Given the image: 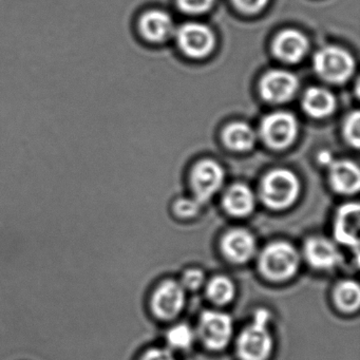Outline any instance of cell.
<instances>
[{
	"mask_svg": "<svg viewBox=\"0 0 360 360\" xmlns=\"http://www.w3.org/2000/svg\"><path fill=\"white\" fill-rule=\"evenodd\" d=\"M257 257L259 273L273 283H283L292 279L298 274L302 261L300 250L284 240L266 244Z\"/></svg>",
	"mask_w": 360,
	"mask_h": 360,
	"instance_id": "obj_1",
	"label": "cell"
},
{
	"mask_svg": "<svg viewBox=\"0 0 360 360\" xmlns=\"http://www.w3.org/2000/svg\"><path fill=\"white\" fill-rule=\"evenodd\" d=\"M271 315L258 309L252 321L244 326L236 338V354L240 360H269L275 349V339L269 328Z\"/></svg>",
	"mask_w": 360,
	"mask_h": 360,
	"instance_id": "obj_2",
	"label": "cell"
},
{
	"mask_svg": "<svg viewBox=\"0 0 360 360\" xmlns=\"http://www.w3.org/2000/svg\"><path fill=\"white\" fill-rule=\"evenodd\" d=\"M300 189V181L294 172L275 169L263 179L260 197L264 205L271 210H286L297 201Z\"/></svg>",
	"mask_w": 360,
	"mask_h": 360,
	"instance_id": "obj_3",
	"label": "cell"
},
{
	"mask_svg": "<svg viewBox=\"0 0 360 360\" xmlns=\"http://www.w3.org/2000/svg\"><path fill=\"white\" fill-rule=\"evenodd\" d=\"M195 330L197 339L206 349L221 352L233 341V318L220 309H206L200 315Z\"/></svg>",
	"mask_w": 360,
	"mask_h": 360,
	"instance_id": "obj_4",
	"label": "cell"
},
{
	"mask_svg": "<svg viewBox=\"0 0 360 360\" xmlns=\"http://www.w3.org/2000/svg\"><path fill=\"white\" fill-rule=\"evenodd\" d=\"M313 66L316 73L324 81L342 84L353 75L356 65L353 56L347 50L328 46L316 52Z\"/></svg>",
	"mask_w": 360,
	"mask_h": 360,
	"instance_id": "obj_5",
	"label": "cell"
},
{
	"mask_svg": "<svg viewBox=\"0 0 360 360\" xmlns=\"http://www.w3.org/2000/svg\"><path fill=\"white\" fill-rule=\"evenodd\" d=\"M187 292L178 280L160 282L149 297V309L158 319L172 321L184 311Z\"/></svg>",
	"mask_w": 360,
	"mask_h": 360,
	"instance_id": "obj_6",
	"label": "cell"
},
{
	"mask_svg": "<svg viewBox=\"0 0 360 360\" xmlns=\"http://www.w3.org/2000/svg\"><path fill=\"white\" fill-rule=\"evenodd\" d=\"M299 131L298 121L292 113L274 112L261 122L260 136L274 149H284L294 143Z\"/></svg>",
	"mask_w": 360,
	"mask_h": 360,
	"instance_id": "obj_7",
	"label": "cell"
},
{
	"mask_svg": "<svg viewBox=\"0 0 360 360\" xmlns=\"http://www.w3.org/2000/svg\"><path fill=\"white\" fill-rule=\"evenodd\" d=\"M301 256L316 271H328L338 267L345 260L338 244L321 236H311L303 244Z\"/></svg>",
	"mask_w": 360,
	"mask_h": 360,
	"instance_id": "obj_8",
	"label": "cell"
},
{
	"mask_svg": "<svg viewBox=\"0 0 360 360\" xmlns=\"http://www.w3.org/2000/svg\"><path fill=\"white\" fill-rule=\"evenodd\" d=\"M225 172L222 166L212 160H203L193 167L191 184L193 199L200 204L207 203L222 187Z\"/></svg>",
	"mask_w": 360,
	"mask_h": 360,
	"instance_id": "obj_9",
	"label": "cell"
},
{
	"mask_svg": "<svg viewBox=\"0 0 360 360\" xmlns=\"http://www.w3.org/2000/svg\"><path fill=\"white\" fill-rule=\"evenodd\" d=\"M220 250L229 262L237 265L250 262L259 252L254 233L240 227L224 233L220 240Z\"/></svg>",
	"mask_w": 360,
	"mask_h": 360,
	"instance_id": "obj_10",
	"label": "cell"
},
{
	"mask_svg": "<svg viewBox=\"0 0 360 360\" xmlns=\"http://www.w3.org/2000/svg\"><path fill=\"white\" fill-rule=\"evenodd\" d=\"M360 206L358 203H347L337 210L335 216L334 241L338 245L349 248L359 255Z\"/></svg>",
	"mask_w": 360,
	"mask_h": 360,
	"instance_id": "obj_11",
	"label": "cell"
},
{
	"mask_svg": "<svg viewBox=\"0 0 360 360\" xmlns=\"http://www.w3.org/2000/svg\"><path fill=\"white\" fill-rule=\"evenodd\" d=\"M176 41L182 52L193 58H205L212 53L216 45V37L212 29L198 22L181 27L176 32Z\"/></svg>",
	"mask_w": 360,
	"mask_h": 360,
	"instance_id": "obj_12",
	"label": "cell"
},
{
	"mask_svg": "<svg viewBox=\"0 0 360 360\" xmlns=\"http://www.w3.org/2000/svg\"><path fill=\"white\" fill-rule=\"evenodd\" d=\"M298 88L296 75L285 70L269 71L263 75L260 82L261 96L273 104H282L292 100Z\"/></svg>",
	"mask_w": 360,
	"mask_h": 360,
	"instance_id": "obj_13",
	"label": "cell"
},
{
	"mask_svg": "<svg viewBox=\"0 0 360 360\" xmlns=\"http://www.w3.org/2000/svg\"><path fill=\"white\" fill-rule=\"evenodd\" d=\"M309 44L303 33L288 29L282 31L273 43L274 54L282 62L296 64L307 56Z\"/></svg>",
	"mask_w": 360,
	"mask_h": 360,
	"instance_id": "obj_14",
	"label": "cell"
},
{
	"mask_svg": "<svg viewBox=\"0 0 360 360\" xmlns=\"http://www.w3.org/2000/svg\"><path fill=\"white\" fill-rule=\"evenodd\" d=\"M333 189L342 195H353L359 191L360 172L358 166L347 160H333L328 165Z\"/></svg>",
	"mask_w": 360,
	"mask_h": 360,
	"instance_id": "obj_15",
	"label": "cell"
},
{
	"mask_svg": "<svg viewBox=\"0 0 360 360\" xmlns=\"http://www.w3.org/2000/svg\"><path fill=\"white\" fill-rule=\"evenodd\" d=\"M141 34L153 43H162L174 32V20L169 14L159 10L143 14L139 22Z\"/></svg>",
	"mask_w": 360,
	"mask_h": 360,
	"instance_id": "obj_16",
	"label": "cell"
},
{
	"mask_svg": "<svg viewBox=\"0 0 360 360\" xmlns=\"http://www.w3.org/2000/svg\"><path fill=\"white\" fill-rule=\"evenodd\" d=\"M223 208L229 216L245 218L256 208V197L250 187L235 184L229 187L223 198Z\"/></svg>",
	"mask_w": 360,
	"mask_h": 360,
	"instance_id": "obj_17",
	"label": "cell"
},
{
	"mask_svg": "<svg viewBox=\"0 0 360 360\" xmlns=\"http://www.w3.org/2000/svg\"><path fill=\"white\" fill-rule=\"evenodd\" d=\"M302 108L311 117L323 119L334 112L336 98L332 92L324 88H309L303 96Z\"/></svg>",
	"mask_w": 360,
	"mask_h": 360,
	"instance_id": "obj_18",
	"label": "cell"
},
{
	"mask_svg": "<svg viewBox=\"0 0 360 360\" xmlns=\"http://www.w3.org/2000/svg\"><path fill=\"white\" fill-rule=\"evenodd\" d=\"M332 299L335 307L341 313H356L360 307L359 284L355 280H340L333 288Z\"/></svg>",
	"mask_w": 360,
	"mask_h": 360,
	"instance_id": "obj_19",
	"label": "cell"
},
{
	"mask_svg": "<svg viewBox=\"0 0 360 360\" xmlns=\"http://www.w3.org/2000/svg\"><path fill=\"white\" fill-rule=\"evenodd\" d=\"M206 298L217 307H226L235 300L237 288L231 278L226 275H216L206 281Z\"/></svg>",
	"mask_w": 360,
	"mask_h": 360,
	"instance_id": "obj_20",
	"label": "cell"
},
{
	"mask_svg": "<svg viewBox=\"0 0 360 360\" xmlns=\"http://www.w3.org/2000/svg\"><path fill=\"white\" fill-rule=\"evenodd\" d=\"M223 141L229 149L236 151L250 150L256 144L257 134L255 130L242 122L229 124L223 131Z\"/></svg>",
	"mask_w": 360,
	"mask_h": 360,
	"instance_id": "obj_21",
	"label": "cell"
},
{
	"mask_svg": "<svg viewBox=\"0 0 360 360\" xmlns=\"http://www.w3.org/2000/svg\"><path fill=\"white\" fill-rule=\"evenodd\" d=\"M197 334L195 328L188 323L179 322L168 328L166 333V342L172 351H188L195 345Z\"/></svg>",
	"mask_w": 360,
	"mask_h": 360,
	"instance_id": "obj_22",
	"label": "cell"
},
{
	"mask_svg": "<svg viewBox=\"0 0 360 360\" xmlns=\"http://www.w3.org/2000/svg\"><path fill=\"white\" fill-rule=\"evenodd\" d=\"M206 281H207V277H206L203 269L200 267H189V269H185L179 280L186 292H197V290L204 288Z\"/></svg>",
	"mask_w": 360,
	"mask_h": 360,
	"instance_id": "obj_23",
	"label": "cell"
},
{
	"mask_svg": "<svg viewBox=\"0 0 360 360\" xmlns=\"http://www.w3.org/2000/svg\"><path fill=\"white\" fill-rule=\"evenodd\" d=\"M343 136L354 148L360 146V115L358 111H354L345 119Z\"/></svg>",
	"mask_w": 360,
	"mask_h": 360,
	"instance_id": "obj_24",
	"label": "cell"
},
{
	"mask_svg": "<svg viewBox=\"0 0 360 360\" xmlns=\"http://www.w3.org/2000/svg\"><path fill=\"white\" fill-rule=\"evenodd\" d=\"M200 207L201 205L193 198V199L184 198V199L178 200L174 203V212L178 218L191 219L199 214Z\"/></svg>",
	"mask_w": 360,
	"mask_h": 360,
	"instance_id": "obj_25",
	"label": "cell"
},
{
	"mask_svg": "<svg viewBox=\"0 0 360 360\" xmlns=\"http://www.w3.org/2000/svg\"><path fill=\"white\" fill-rule=\"evenodd\" d=\"M179 8L185 13L201 14L208 11L214 0H176Z\"/></svg>",
	"mask_w": 360,
	"mask_h": 360,
	"instance_id": "obj_26",
	"label": "cell"
},
{
	"mask_svg": "<svg viewBox=\"0 0 360 360\" xmlns=\"http://www.w3.org/2000/svg\"><path fill=\"white\" fill-rule=\"evenodd\" d=\"M136 360H178L174 351L167 347H150L144 349Z\"/></svg>",
	"mask_w": 360,
	"mask_h": 360,
	"instance_id": "obj_27",
	"label": "cell"
},
{
	"mask_svg": "<svg viewBox=\"0 0 360 360\" xmlns=\"http://www.w3.org/2000/svg\"><path fill=\"white\" fill-rule=\"evenodd\" d=\"M233 3L243 13L256 14L266 7L269 0H233Z\"/></svg>",
	"mask_w": 360,
	"mask_h": 360,
	"instance_id": "obj_28",
	"label": "cell"
},
{
	"mask_svg": "<svg viewBox=\"0 0 360 360\" xmlns=\"http://www.w3.org/2000/svg\"><path fill=\"white\" fill-rule=\"evenodd\" d=\"M319 160L322 164H326V165L328 166L333 162L332 155L328 153H322L321 155H320Z\"/></svg>",
	"mask_w": 360,
	"mask_h": 360,
	"instance_id": "obj_29",
	"label": "cell"
}]
</instances>
